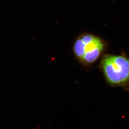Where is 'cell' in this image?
Instances as JSON below:
<instances>
[{
  "label": "cell",
  "mask_w": 129,
  "mask_h": 129,
  "mask_svg": "<svg viewBox=\"0 0 129 129\" xmlns=\"http://www.w3.org/2000/svg\"><path fill=\"white\" fill-rule=\"evenodd\" d=\"M107 46L106 41L101 37L84 33L75 39L72 46V52L76 60L82 66L89 67L102 56Z\"/></svg>",
  "instance_id": "1"
},
{
  "label": "cell",
  "mask_w": 129,
  "mask_h": 129,
  "mask_svg": "<svg viewBox=\"0 0 129 129\" xmlns=\"http://www.w3.org/2000/svg\"><path fill=\"white\" fill-rule=\"evenodd\" d=\"M99 67L107 83L114 87H129V58L124 55L103 54Z\"/></svg>",
  "instance_id": "2"
},
{
  "label": "cell",
  "mask_w": 129,
  "mask_h": 129,
  "mask_svg": "<svg viewBox=\"0 0 129 129\" xmlns=\"http://www.w3.org/2000/svg\"><path fill=\"white\" fill-rule=\"evenodd\" d=\"M35 129H42L40 126H38V127H36Z\"/></svg>",
  "instance_id": "3"
}]
</instances>
